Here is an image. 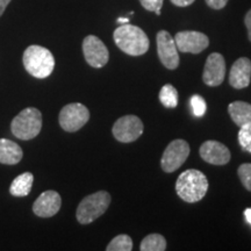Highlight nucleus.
<instances>
[{
    "mask_svg": "<svg viewBox=\"0 0 251 251\" xmlns=\"http://www.w3.org/2000/svg\"><path fill=\"white\" fill-rule=\"evenodd\" d=\"M9 2H11V0H0V17L4 14L5 9L8 6Z\"/></svg>",
    "mask_w": 251,
    "mask_h": 251,
    "instance_id": "c85d7f7f",
    "label": "nucleus"
},
{
    "mask_svg": "<svg viewBox=\"0 0 251 251\" xmlns=\"http://www.w3.org/2000/svg\"><path fill=\"white\" fill-rule=\"evenodd\" d=\"M140 249L142 251H164L166 240L161 234H150L143 238Z\"/></svg>",
    "mask_w": 251,
    "mask_h": 251,
    "instance_id": "6ab92c4d",
    "label": "nucleus"
},
{
    "mask_svg": "<svg viewBox=\"0 0 251 251\" xmlns=\"http://www.w3.org/2000/svg\"><path fill=\"white\" fill-rule=\"evenodd\" d=\"M90 120V111L79 102L69 103L62 108L58 121L61 127L69 133L79 130Z\"/></svg>",
    "mask_w": 251,
    "mask_h": 251,
    "instance_id": "423d86ee",
    "label": "nucleus"
},
{
    "mask_svg": "<svg viewBox=\"0 0 251 251\" xmlns=\"http://www.w3.org/2000/svg\"><path fill=\"white\" fill-rule=\"evenodd\" d=\"M228 112L235 125L243 126L251 122V105L246 101H234L228 106Z\"/></svg>",
    "mask_w": 251,
    "mask_h": 251,
    "instance_id": "f3484780",
    "label": "nucleus"
},
{
    "mask_svg": "<svg viewBox=\"0 0 251 251\" xmlns=\"http://www.w3.org/2000/svg\"><path fill=\"white\" fill-rule=\"evenodd\" d=\"M24 67L30 76L45 79L55 69V58L49 49L41 46H29L24 52Z\"/></svg>",
    "mask_w": 251,
    "mask_h": 251,
    "instance_id": "7ed1b4c3",
    "label": "nucleus"
},
{
    "mask_svg": "<svg viewBox=\"0 0 251 251\" xmlns=\"http://www.w3.org/2000/svg\"><path fill=\"white\" fill-rule=\"evenodd\" d=\"M191 107H192V112L196 117L200 118L205 115V113L207 111V105L205 99L202 98L201 96H193L191 98Z\"/></svg>",
    "mask_w": 251,
    "mask_h": 251,
    "instance_id": "5701e85b",
    "label": "nucleus"
},
{
    "mask_svg": "<svg viewBox=\"0 0 251 251\" xmlns=\"http://www.w3.org/2000/svg\"><path fill=\"white\" fill-rule=\"evenodd\" d=\"M34 183V176L30 172H24L19 175L15 179L12 181L9 186V193L13 197L24 198L30 193L31 186Z\"/></svg>",
    "mask_w": 251,
    "mask_h": 251,
    "instance_id": "a211bd4d",
    "label": "nucleus"
},
{
    "mask_svg": "<svg viewBox=\"0 0 251 251\" xmlns=\"http://www.w3.org/2000/svg\"><path fill=\"white\" fill-rule=\"evenodd\" d=\"M118 23L119 24H122V25L128 24V23H129V19H128V18H119L118 19Z\"/></svg>",
    "mask_w": 251,
    "mask_h": 251,
    "instance_id": "7c9ffc66",
    "label": "nucleus"
},
{
    "mask_svg": "<svg viewBox=\"0 0 251 251\" xmlns=\"http://www.w3.org/2000/svg\"><path fill=\"white\" fill-rule=\"evenodd\" d=\"M251 79V61L247 57H241L235 61L229 72V84L234 89H246Z\"/></svg>",
    "mask_w": 251,
    "mask_h": 251,
    "instance_id": "2eb2a0df",
    "label": "nucleus"
},
{
    "mask_svg": "<svg viewBox=\"0 0 251 251\" xmlns=\"http://www.w3.org/2000/svg\"><path fill=\"white\" fill-rule=\"evenodd\" d=\"M131 249H133V241L126 234L118 235L106 248L107 251H130Z\"/></svg>",
    "mask_w": 251,
    "mask_h": 251,
    "instance_id": "412c9836",
    "label": "nucleus"
},
{
    "mask_svg": "<svg viewBox=\"0 0 251 251\" xmlns=\"http://www.w3.org/2000/svg\"><path fill=\"white\" fill-rule=\"evenodd\" d=\"M143 124L136 115H125L118 119L112 128V133L119 142L130 143L143 134Z\"/></svg>",
    "mask_w": 251,
    "mask_h": 251,
    "instance_id": "6e6552de",
    "label": "nucleus"
},
{
    "mask_svg": "<svg viewBox=\"0 0 251 251\" xmlns=\"http://www.w3.org/2000/svg\"><path fill=\"white\" fill-rule=\"evenodd\" d=\"M159 100L164 107L175 108L178 105V92L171 84H166L161 89L159 92Z\"/></svg>",
    "mask_w": 251,
    "mask_h": 251,
    "instance_id": "aec40b11",
    "label": "nucleus"
},
{
    "mask_svg": "<svg viewBox=\"0 0 251 251\" xmlns=\"http://www.w3.org/2000/svg\"><path fill=\"white\" fill-rule=\"evenodd\" d=\"M208 191V180L201 171L190 169L181 172L176 183V192L181 200L193 203L206 196Z\"/></svg>",
    "mask_w": 251,
    "mask_h": 251,
    "instance_id": "f03ea898",
    "label": "nucleus"
},
{
    "mask_svg": "<svg viewBox=\"0 0 251 251\" xmlns=\"http://www.w3.org/2000/svg\"><path fill=\"white\" fill-rule=\"evenodd\" d=\"M157 52L162 64L169 70H175L179 65V54L175 39L166 30L157 33Z\"/></svg>",
    "mask_w": 251,
    "mask_h": 251,
    "instance_id": "1a4fd4ad",
    "label": "nucleus"
},
{
    "mask_svg": "<svg viewBox=\"0 0 251 251\" xmlns=\"http://www.w3.org/2000/svg\"><path fill=\"white\" fill-rule=\"evenodd\" d=\"M171 2L176 6H179V7H186V6L192 5L194 0H171Z\"/></svg>",
    "mask_w": 251,
    "mask_h": 251,
    "instance_id": "cd10ccee",
    "label": "nucleus"
},
{
    "mask_svg": "<svg viewBox=\"0 0 251 251\" xmlns=\"http://www.w3.org/2000/svg\"><path fill=\"white\" fill-rule=\"evenodd\" d=\"M163 1H164V0H140L141 5H142L147 11L155 12L157 15L161 14Z\"/></svg>",
    "mask_w": 251,
    "mask_h": 251,
    "instance_id": "393cba45",
    "label": "nucleus"
},
{
    "mask_svg": "<svg viewBox=\"0 0 251 251\" xmlns=\"http://www.w3.org/2000/svg\"><path fill=\"white\" fill-rule=\"evenodd\" d=\"M190 155V146L184 140H175L166 147L161 159V166L164 172L171 174L184 164Z\"/></svg>",
    "mask_w": 251,
    "mask_h": 251,
    "instance_id": "0eeeda50",
    "label": "nucleus"
},
{
    "mask_svg": "<svg viewBox=\"0 0 251 251\" xmlns=\"http://www.w3.org/2000/svg\"><path fill=\"white\" fill-rule=\"evenodd\" d=\"M200 156L203 161L213 165H226L230 161L229 149L218 141L203 142L200 147Z\"/></svg>",
    "mask_w": 251,
    "mask_h": 251,
    "instance_id": "4468645a",
    "label": "nucleus"
},
{
    "mask_svg": "<svg viewBox=\"0 0 251 251\" xmlns=\"http://www.w3.org/2000/svg\"><path fill=\"white\" fill-rule=\"evenodd\" d=\"M237 174L241 181H242L243 186L251 192V164L250 163H244V164L241 165L240 168H238Z\"/></svg>",
    "mask_w": 251,
    "mask_h": 251,
    "instance_id": "b1692460",
    "label": "nucleus"
},
{
    "mask_svg": "<svg viewBox=\"0 0 251 251\" xmlns=\"http://www.w3.org/2000/svg\"><path fill=\"white\" fill-rule=\"evenodd\" d=\"M244 218H246V221L251 226V208H247L244 211Z\"/></svg>",
    "mask_w": 251,
    "mask_h": 251,
    "instance_id": "c756f323",
    "label": "nucleus"
},
{
    "mask_svg": "<svg viewBox=\"0 0 251 251\" xmlns=\"http://www.w3.org/2000/svg\"><path fill=\"white\" fill-rule=\"evenodd\" d=\"M238 142L244 151L251 152V122L241 126L238 131Z\"/></svg>",
    "mask_w": 251,
    "mask_h": 251,
    "instance_id": "4be33fe9",
    "label": "nucleus"
},
{
    "mask_svg": "<svg viewBox=\"0 0 251 251\" xmlns=\"http://www.w3.org/2000/svg\"><path fill=\"white\" fill-rule=\"evenodd\" d=\"M24 152L18 143L8 139H0V163L14 165L23 159Z\"/></svg>",
    "mask_w": 251,
    "mask_h": 251,
    "instance_id": "dca6fc26",
    "label": "nucleus"
},
{
    "mask_svg": "<svg viewBox=\"0 0 251 251\" xmlns=\"http://www.w3.org/2000/svg\"><path fill=\"white\" fill-rule=\"evenodd\" d=\"M226 61L219 52H213L207 57L203 68L202 80L208 86H219L225 80Z\"/></svg>",
    "mask_w": 251,
    "mask_h": 251,
    "instance_id": "f8f14e48",
    "label": "nucleus"
},
{
    "mask_svg": "<svg viewBox=\"0 0 251 251\" xmlns=\"http://www.w3.org/2000/svg\"><path fill=\"white\" fill-rule=\"evenodd\" d=\"M115 45L125 54L130 56H141L149 49V39L140 27L134 25H121L113 34Z\"/></svg>",
    "mask_w": 251,
    "mask_h": 251,
    "instance_id": "f257e3e1",
    "label": "nucleus"
},
{
    "mask_svg": "<svg viewBox=\"0 0 251 251\" xmlns=\"http://www.w3.org/2000/svg\"><path fill=\"white\" fill-rule=\"evenodd\" d=\"M206 2L211 8L221 9V8H224L226 5H227L228 0H206Z\"/></svg>",
    "mask_w": 251,
    "mask_h": 251,
    "instance_id": "a878e982",
    "label": "nucleus"
},
{
    "mask_svg": "<svg viewBox=\"0 0 251 251\" xmlns=\"http://www.w3.org/2000/svg\"><path fill=\"white\" fill-rule=\"evenodd\" d=\"M244 24H246V26H247L248 36H249V40L251 42V9L247 13L246 18H244Z\"/></svg>",
    "mask_w": 251,
    "mask_h": 251,
    "instance_id": "bb28decb",
    "label": "nucleus"
},
{
    "mask_svg": "<svg viewBox=\"0 0 251 251\" xmlns=\"http://www.w3.org/2000/svg\"><path fill=\"white\" fill-rule=\"evenodd\" d=\"M176 46L181 52L200 54L209 46V39L203 33L193 30L179 31L175 36Z\"/></svg>",
    "mask_w": 251,
    "mask_h": 251,
    "instance_id": "9b49d317",
    "label": "nucleus"
},
{
    "mask_svg": "<svg viewBox=\"0 0 251 251\" xmlns=\"http://www.w3.org/2000/svg\"><path fill=\"white\" fill-rule=\"evenodd\" d=\"M62 199L56 191H45L33 205L34 214L39 218H51L61 209Z\"/></svg>",
    "mask_w": 251,
    "mask_h": 251,
    "instance_id": "ddd939ff",
    "label": "nucleus"
},
{
    "mask_svg": "<svg viewBox=\"0 0 251 251\" xmlns=\"http://www.w3.org/2000/svg\"><path fill=\"white\" fill-rule=\"evenodd\" d=\"M42 128V114L35 107H27L12 120V134L19 140L29 141L35 139Z\"/></svg>",
    "mask_w": 251,
    "mask_h": 251,
    "instance_id": "20e7f679",
    "label": "nucleus"
},
{
    "mask_svg": "<svg viewBox=\"0 0 251 251\" xmlns=\"http://www.w3.org/2000/svg\"><path fill=\"white\" fill-rule=\"evenodd\" d=\"M111 200V194L106 191H99L84 198L77 207L76 216L78 222L80 225H89L96 221L107 211Z\"/></svg>",
    "mask_w": 251,
    "mask_h": 251,
    "instance_id": "39448f33",
    "label": "nucleus"
},
{
    "mask_svg": "<svg viewBox=\"0 0 251 251\" xmlns=\"http://www.w3.org/2000/svg\"><path fill=\"white\" fill-rule=\"evenodd\" d=\"M83 52L86 62L92 68H102L108 63V49L99 37L94 35L86 36L83 41Z\"/></svg>",
    "mask_w": 251,
    "mask_h": 251,
    "instance_id": "9d476101",
    "label": "nucleus"
}]
</instances>
